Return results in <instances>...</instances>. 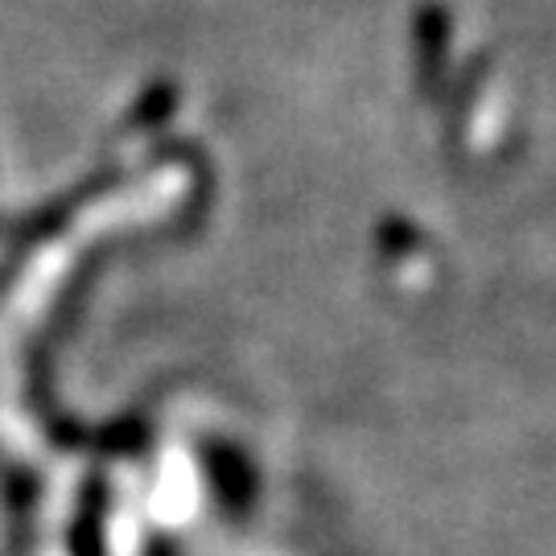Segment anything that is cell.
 Listing matches in <instances>:
<instances>
[{"mask_svg":"<svg viewBox=\"0 0 556 556\" xmlns=\"http://www.w3.org/2000/svg\"><path fill=\"white\" fill-rule=\"evenodd\" d=\"M169 103H174V91H169V87H157L153 96H144V100H140L137 116L132 119H137L140 128H144V124H157V119L169 112Z\"/></svg>","mask_w":556,"mask_h":556,"instance_id":"obj_2","label":"cell"},{"mask_svg":"<svg viewBox=\"0 0 556 556\" xmlns=\"http://www.w3.org/2000/svg\"><path fill=\"white\" fill-rule=\"evenodd\" d=\"M450 46V17H441L438 9H429L425 17H420V50H425V62H420V83H425V91H429V83H433V66L441 62V50Z\"/></svg>","mask_w":556,"mask_h":556,"instance_id":"obj_1","label":"cell"}]
</instances>
